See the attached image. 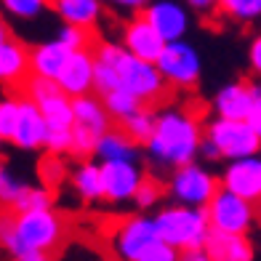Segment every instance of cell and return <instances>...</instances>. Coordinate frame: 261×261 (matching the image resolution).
Instances as JSON below:
<instances>
[{"label":"cell","mask_w":261,"mask_h":261,"mask_svg":"<svg viewBox=\"0 0 261 261\" xmlns=\"http://www.w3.org/2000/svg\"><path fill=\"white\" fill-rule=\"evenodd\" d=\"M221 189V181L197 163H187L181 168H173L168 192L176 200V205L189 208H208V203Z\"/></svg>","instance_id":"277c9868"},{"label":"cell","mask_w":261,"mask_h":261,"mask_svg":"<svg viewBox=\"0 0 261 261\" xmlns=\"http://www.w3.org/2000/svg\"><path fill=\"white\" fill-rule=\"evenodd\" d=\"M51 8L64 24L93 30L101 19V0H51Z\"/></svg>","instance_id":"ffe728a7"},{"label":"cell","mask_w":261,"mask_h":261,"mask_svg":"<svg viewBox=\"0 0 261 261\" xmlns=\"http://www.w3.org/2000/svg\"><path fill=\"white\" fill-rule=\"evenodd\" d=\"M54 208V195L48 187H24L21 195L14 200L11 213H30V211H48Z\"/></svg>","instance_id":"4316f807"},{"label":"cell","mask_w":261,"mask_h":261,"mask_svg":"<svg viewBox=\"0 0 261 261\" xmlns=\"http://www.w3.org/2000/svg\"><path fill=\"white\" fill-rule=\"evenodd\" d=\"M203 251L211 261H253L256 256L248 234H232V232H211Z\"/></svg>","instance_id":"e0dca14e"},{"label":"cell","mask_w":261,"mask_h":261,"mask_svg":"<svg viewBox=\"0 0 261 261\" xmlns=\"http://www.w3.org/2000/svg\"><path fill=\"white\" fill-rule=\"evenodd\" d=\"M72 110H75V125L80 128H88L99 136H104L112 128V115L107 112L104 99H96L91 93L88 96H77L72 99Z\"/></svg>","instance_id":"44dd1931"},{"label":"cell","mask_w":261,"mask_h":261,"mask_svg":"<svg viewBox=\"0 0 261 261\" xmlns=\"http://www.w3.org/2000/svg\"><path fill=\"white\" fill-rule=\"evenodd\" d=\"M221 187L251 203L261 200V158L229 160L221 173Z\"/></svg>","instance_id":"5bb4252c"},{"label":"cell","mask_w":261,"mask_h":261,"mask_svg":"<svg viewBox=\"0 0 261 261\" xmlns=\"http://www.w3.org/2000/svg\"><path fill=\"white\" fill-rule=\"evenodd\" d=\"M144 171L136 160H112L101 163V189L107 203H134Z\"/></svg>","instance_id":"30bf717a"},{"label":"cell","mask_w":261,"mask_h":261,"mask_svg":"<svg viewBox=\"0 0 261 261\" xmlns=\"http://www.w3.org/2000/svg\"><path fill=\"white\" fill-rule=\"evenodd\" d=\"M179 261H211V258L205 256V251H187V253H181Z\"/></svg>","instance_id":"f6af8a7d"},{"label":"cell","mask_w":261,"mask_h":261,"mask_svg":"<svg viewBox=\"0 0 261 261\" xmlns=\"http://www.w3.org/2000/svg\"><path fill=\"white\" fill-rule=\"evenodd\" d=\"M40 112L45 115V120H48L51 128H72L75 125V110H72V99L67 96V93H56V96L45 99L38 104Z\"/></svg>","instance_id":"cb8c5ba5"},{"label":"cell","mask_w":261,"mask_h":261,"mask_svg":"<svg viewBox=\"0 0 261 261\" xmlns=\"http://www.w3.org/2000/svg\"><path fill=\"white\" fill-rule=\"evenodd\" d=\"M200 155H203L205 160H219V158H221V152H219V147L213 144L208 136H203V144H200Z\"/></svg>","instance_id":"7bdbcfd3"},{"label":"cell","mask_w":261,"mask_h":261,"mask_svg":"<svg viewBox=\"0 0 261 261\" xmlns=\"http://www.w3.org/2000/svg\"><path fill=\"white\" fill-rule=\"evenodd\" d=\"M251 91H253V110L248 115V123L261 136V83H251Z\"/></svg>","instance_id":"f35d334b"},{"label":"cell","mask_w":261,"mask_h":261,"mask_svg":"<svg viewBox=\"0 0 261 261\" xmlns=\"http://www.w3.org/2000/svg\"><path fill=\"white\" fill-rule=\"evenodd\" d=\"M165 45H168L165 38L149 24V19L144 14H136L123 27V48L136 59H144V62L158 64V59L163 56Z\"/></svg>","instance_id":"8fae6325"},{"label":"cell","mask_w":261,"mask_h":261,"mask_svg":"<svg viewBox=\"0 0 261 261\" xmlns=\"http://www.w3.org/2000/svg\"><path fill=\"white\" fill-rule=\"evenodd\" d=\"M72 128H51L43 149L48 155H67V152H72Z\"/></svg>","instance_id":"d6a6232c"},{"label":"cell","mask_w":261,"mask_h":261,"mask_svg":"<svg viewBox=\"0 0 261 261\" xmlns=\"http://www.w3.org/2000/svg\"><path fill=\"white\" fill-rule=\"evenodd\" d=\"M205 136L219 147L221 158L227 160H245L256 158L261 149V136L251 128L248 120H224L216 117L205 125Z\"/></svg>","instance_id":"5b68a950"},{"label":"cell","mask_w":261,"mask_h":261,"mask_svg":"<svg viewBox=\"0 0 261 261\" xmlns=\"http://www.w3.org/2000/svg\"><path fill=\"white\" fill-rule=\"evenodd\" d=\"M48 0H3V6L11 16L16 19H35L45 8Z\"/></svg>","instance_id":"d590c367"},{"label":"cell","mask_w":261,"mask_h":261,"mask_svg":"<svg viewBox=\"0 0 261 261\" xmlns=\"http://www.w3.org/2000/svg\"><path fill=\"white\" fill-rule=\"evenodd\" d=\"M213 110L224 120H248V115L253 110V91L251 83H229L224 86L216 99H213Z\"/></svg>","instance_id":"ac0fdd59"},{"label":"cell","mask_w":261,"mask_h":261,"mask_svg":"<svg viewBox=\"0 0 261 261\" xmlns=\"http://www.w3.org/2000/svg\"><path fill=\"white\" fill-rule=\"evenodd\" d=\"M62 240H64V221L54 208L11 213V219L3 221V245L11 256L24 251V248L51 253Z\"/></svg>","instance_id":"7a4b0ae2"},{"label":"cell","mask_w":261,"mask_h":261,"mask_svg":"<svg viewBox=\"0 0 261 261\" xmlns=\"http://www.w3.org/2000/svg\"><path fill=\"white\" fill-rule=\"evenodd\" d=\"M101 99H104L107 112H110L112 120H117V123H125L130 115H136L141 107H144V101H141L139 96H134L130 91H125V88H117V91L107 93V96H101Z\"/></svg>","instance_id":"d4e9b609"},{"label":"cell","mask_w":261,"mask_h":261,"mask_svg":"<svg viewBox=\"0 0 261 261\" xmlns=\"http://www.w3.org/2000/svg\"><path fill=\"white\" fill-rule=\"evenodd\" d=\"M158 69L163 72L168 86L189 91V88L197 86L203 64H200L197 51L187 40H173V43L165 45L163 56L158 59Z\"/></svg>","instance_id":"ba28073f"},{"label":"cell","mask_w":261,"mask_h":261,"mask_svg":"<svg viewBox=\"0 0 261 261\" xmlns=\"http://www.w3.org/2000/svg\"><path fill=\"white\" fill-rule=\"evenodd\" d=\"M48 120L40 112V107L32 99H19V120L14 128V136H11V144L19 149H40L45 147V139H48Z\"/></svg>","instance_id":"4fadbf2b"},{"label":"cell","mask_w":261,"mask_h":261,"mask_svg":"<svg viewBox=\"0 0 261 261\" xmlns=\"http://www.w3.org/2000/svg\"><path fill=\"white\" fill-rule=\"evenodd\" d=\"M117 75H120V88L130 91L144 104H152V101L163 99L165 86H168L163 72L158 69V64L144 62V59H136L128 51H123L120 59H117Z\"/></svg>","instance_id":"8992f818"},{"label":"cell","mask_w":261,"mask_h":261,"mask_svg":"<svg viewBox=\"0 0 261 261\" xmlns=\"http://www.w3.org/2000/svg\"><path fill=\"white\" fill-rule=\"evenodd\" d=\"M211 229L213 232H232V234H248V229L256 221V208L251 200H243L240 195L229 189H219L216 197L205 208Z\"/></svg>","instance_id":"52a82bcc"},{"label":"cell","mask_w":261,"mask_h":261,"mask_svg":"<svg viewBox=\"0 0 261 261\" xmlns=\"http://www.w3.org/2000/svg\"><path fill=\"white\" fill-rule=\"evenodd\" d=\"M219 3H221V0H187V6L195 8L197 14H211V11L219 8Z\"/></svg>","instance_id":"b9f144b4"},{"label":"cell","mask_w":261,"mask_h":261,"mask_svg":"<svg viewBox=\"0 0 261 261\" xmlns=\"http://www.w3.org/2000/svg\"><path fill=\"white\" fill-rule=\"evenodd\" d=\"M248 64H251V69L261 77V35H256L251 40V45H248Z\"/></svg>","instance_id":"ab89813d"},{"label":"cell","mask_w":261,"mask_h":261,"mask_svg":"<svg viewBox=\"0 0 261 261\" xmlns=\"http://www.w3.org/2000/svg\"><path fill=\"white\" fill-rule=\"evenodd\" d=\"M24 187H27V184H24V181H19L8 168L0 171V200H3L8 208L14 205V200L21 195V189H24Z\"/></svg>","instance_id":"8d00e7d4"},{"label":"cell","mask_w":261,"mask_h":261,"mask_svg":"<svg viewBox=\"0 0 261 261\" xmlns=\"http://www.w3.org/2000/svg\"><path fill=\"white\" fill-rule=\"evenodd\" d=\"M181 258V251H176L173 245H168V243H155L149 248V251H144L136 261H179Z\"/></svg>","instance_id":"74e56055"},{"label":"cell","mask_w":261,"mask_h":261,"mask_svg":"<svg viewBox=\"0 0 261 261\" xmlns=\"http://www.w3.org/2000/svg\"><path fill=\"white\" fill-rule=\"evenodd\" d=\"M14 261H54V258H48V253H43V251H19V253H14Z\"/></svg>","instance_id":"ee69618b"},{"label":"cell","mask_w":261,"mask_h":261,"mask_svg":"<svg viewBox=\"0 0 261 261\" xmlns=\"http://www.w3.org/2000/svg\"><path fill=\"white\" fill-rule=\"evenodd\" d=\"M112 6L117 8H125V11H136V14H144L147 6H149V0H110Z\"/></svg>","instance_id":"60d3db41"},{"label":"cell","mask_w":261,"mask_h":261,"mask_svg":"<svg viewBox=\"0 0 261 261\" xmlns=\"http://www.w3.org/2000/svg\"><path fill=\"white\" fill-rule=\"evenodd\" d=\"M120 128L136 141V144H144L147 147L152 134H155V128H158V115L152 112V110H147V107H141L136 115H130L125 123H120Z\"/></svg>","instance_id":"484cf974"},{"label":"cell","mask_w":261,"mask_h":261,"mask_svg":"<svg viewBox=\"0 0 261 261\" xmlns=\"http://www.w3.org/2000/svg\"><path fill=\"white\" fill-rule=\"evenodd\" d=\"M64 173H67V168L62 163V155H48V158L40 160V179L48 189H54L59 181H62Z\"/></svg>","instance_id":"836d02e7"},{"label":"cell","mask_w":261,"mask_h":261,"mask_svg":"<svg viewBox=\"0 0 261 261\" xmlns=\"http://www.w3.org/2000/svg\"><path fill=\"white\" fill-rule=\"evenodd\" d=\"M16 120H19V99L8 96V99L0 101V139L11 141L14 128H16Z\"/></svg>","instance_id":"1f68e13d"},{"label":"cell","mask_w":261,"mask_h":261,"mask_svg":"<svg viewBox=\"0 0 261 261\" xmlns=\"http://www.w3.org/2000/svg\"><path fill=\"white\" fill-rule=\"evenodd\" d=\"M203 136L205 134H200L195 115L184 110H163L158 115V128L147 144V152L152 163L163 168H181L187 163H195Z\"/></svg>","instance_id":"6da1fadb"},{"label":"cell","mask_w":261,"mask_h":261,"mask_svg":"<svg viewBox=\"0 0 261 261\" xmlns=\"http://www.w3.org/2000/svg\"><path fill=\"white\" fill-rule=\"evenodd\" d=\"M32 77V51L14 35H0V80L8 88L27 86Z\"/></svg>","instance_id":"7c38bea8"},{"label":"cell","mask_w":261,"mask_h":261,"mask_svg":"<svg viewBox=\"0 0 261 261\" xmlns=\"http://www.w3.org/2000/svg\"><path fill=\"white\" fill-rule=\"evenodd\" d=\"M56 93H62V86H59V80H51V77L32 75V77L27 80V86H24V96L32 99L35 104L51 99V96H56Z\"/></svg>","instance_id":"f1b7e54d"},{"label":"cell","mask_w":261,"mask_h":261,"mask_svg":"<svg viewBox=\"0 0 261 261\" xmlns=\"http://www.w3.org/2000/svg\"><path fill=\"white\" fill-rule=\"evenodd\" d=\"M160 240L173 245L176 251H203L211 229L205 208H189V205H168L158 211L155 216Z\"/></svg>","instance_id":"3957f363"},{"label":"cell","mask_w":261,"mask_h":261,"mask_svg":"<svg viewBox=\"0 0 261 261\" xmlns=\"http://www.w3.org/2000/svg\"><path fill=\"white\" fill-rule=\"evenodd\" d=\"M144 16L165 38V43L184 40V32L189 27V16H187V8L179 6L176 0H155V3L147 6Z\"/></svg>","instance_id":"2e32d148"},{"label":"cell","mask_w":261,"mask_h":261,"mask_svg":"<svg viewBox=\"0 0 261 261\" xmlns=\"http://www.w3.org/2000/svg\"><path fill=\"white\" fill-rule=\"evenodd\" d=\"M72 54L75 51H69L67 45L59 43V40H48V43L35 45L32 48V75L59 80V75L64 72V67H67Z\"/></svg>","instance_id":"d6986e66"},{"label":"cell","mask_w":261,"mask_h":261,"mask_svg":"<svg viewBox=\"0 0 261 261\" xmlns=\"http://www.w3.org/2000/svg\"><path fill=\"white\" fill-rule=\"evenodd\" d=\"M72 187L75 192L86 200V203H96V200H104V189H101V165L83 160L75 173H72Z\"/></svg>","instance_id":"603a6c76"},{"label":"cell","mask_w":261,"mask_h":261,"mask_svg":"<svg viewBox=\"0 0 261 261\" xmlns=\"http://www.w3.org/2000/svg\"><path fill=\"white\" fill-rule=\"evenodd\" d=\"M219 11L227 14L229 19H234V21L248 24V21L261 19V0H221Z\"/></svg>","instance_id":"83f0119b"},{"label":"cell","mask_w":261,"mask_h":261,"mask_svg":"<svg viewBox=\"0 0 261 261\" xmlns=\"http://www.w3.org/2000/svg\"><path fill=\"white\" fill-rule=\"evenodd\" d=\"M96 158H101V163L134 160V158H136V141L130 139L123 128H110V130H107V134L99 139Z\"/></svg>","instance_id":"7402d4cb"},{"label":"cell","mask_w":261,"mask_h":261,"mask_svg":"<svg viewBox=\"0 0 261 261\" xmlns=\"http://www.w3.org/2000/svg\"><path fill=\"white\" fill-rule=\"evenodd\" d=\"M155 243H160V232H158L155 219L149 216L125 219L112 234V251L120 261H136Z\"/></svg>","instance_id":"9c48e42d"},{"label":"cell","mask_w":261,"mask_h":261,"mask_svg":"<svg viewBox=\"0 0 261 261\" xmlns=\"http://www.w3.org/2000/svg\"><path fill=\"white\" fill-rule=\"evenodd\" d=\"M160 197H163V184L158 179H152V176H144L134 203H136V208H152V205H158Z\"/></svg>","instance_id":"e575fe53"},{"label":"cell","mask_w":261,"mask_h":261,"mask_svg":"<svg viewBox=\"0 0 261 261\" xmlns=\"http://www.w3.org/2000/svg\"><path fill=\"white\" fill-rule=\"evenodd\" d=\"M72 155L77 158H88V155H96V147H99V134H93L88 128H80V125H72Z\"/></svg>","instance_id":"4dcf8cb0"},{"label":"cell","mask_w":261,"mask_h":261,"mask_svg":"<svg viewBox=\"0 0 261 261\" xmlns=\"http://www.w3.org/2000/svg\"><path fill=\"white\" fill-rule=\"evenodd\" d=\"M59 43H64L69 51H88L91 45V30L86 27H75V24H64L56 35Z\"/></svg>","instance_id":"f546056e"},{"label":"cell","mask_w":261,"mask_h":261,"mask_svg":"<svg viewBox=\"0 0 261 261\" xmlns=\"http://www.w3.org/2000/svg\"><path fill=\"white\" fill-rule=\"evenodd\" d=\"M96 83V56L91 51H75L69 56L64 72L59 75V86L69 99L88 96Z\"/></svg>","instance_id":"9a60e30c"}]
</instances>
